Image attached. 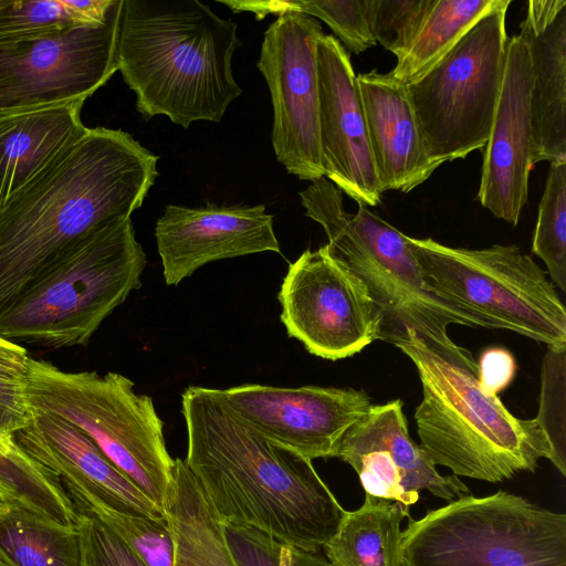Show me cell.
<instances>
[{"label": "cell", "instance_id": "1", "mask_svg": "<svg viewBox=\"0 0 566 566\" xmlns=\"http://www.w3.org/2000/svg\"><path fill=\"white\" fill-rule=\"evenodd\" d=\"M184 460L221 523L263 531L302 552H322L345 510L312 461L240 421L213 392L181 394Z\"/></svg>", "mask_w": 566, "mask_h": 566}, {"label": "cell", "instance_id": "2", "mask_svg": "<svg viewBox=\"0 0 566 566\" xmlns=\"http://www.w3.org/2000/svg\"><path fill=\"white\" fill-rule=\"evenodd\" d=\"M159 156L120 129L87 128L0 209V318L39 270L94 228L130 218Z\"/></svg>", "mask_w": 566, "mask_h": 566}, {"label": "cell", "instance_id": "3", "mask_svg": "<svg viewBox=\"0 0 566 566\" xmlns=\"http://www.w3.org/2000/svg\"><path fill=\"white\" fill-rule=\"evenodd\" d=\"M237 29L199 0H123L117 71L143 119L219 123L242 94L232 71Z\"/></svg>", "mask_w": 566, "mask_h": 566}, {"label": "cell", "instance_id": "4", "mask_svg": "<svg viewBox=\"0 0 566 566\" xmlns=\"http://www.w3.org/2000/svg\"><path fill=\"white\" fill-rule=\"evenodd\" d=\"M396 347L413 363L422 388L415 410L420 447L453 475L501 482L553 462L551 440L534 419L515 417L480 385L478 361L450 336L437 339L409 329Z\"/></svg>", "mask_w": 566, "mask_h": 566}, {"label": "cell", "instance_id": "5", "mask_svg": "<svg viewBox=\"0 0 566 566\" xmlns=\"http://www.w3.org/2000/svg\"><path fill=\"white\" fill-rule=\"evenodd\" d=\"M146 264L130 218L103 223L39 270L0 318V336L49 349L85 346L140 289Z\"/></svg>", "mask_w": 566, "mask_h": 566}, {"label": "cell", "instance_id": "6", "mask_svg": "<svg viewBox=\"0 0 566 566\" xmlns=\"http://www.w3.org/2000/svg\"><path fill=\"white\" fill-rule=\"evenodd\" d=\"M306 217L319 223L328 252L365 284L382 316L380 339L397 345L409 329L431 338L448 337L451 324L485 327L472 313L436 294L426 282L408 235L358 205L346 212L343 192L325 177L300 191Z\"/></svg>", "mask_w": 566, "mask_h": 566}, {"label": "cell", "instance_id": "7", "mask_svg": "<svg viewBox=\"0 0 566 566\" xmlns=\"http://www.w3.org/2000/svg\"><path fill=\"white\" fill-rule=\"evenodd\" d=\"M29 406L73 424L163 511L175 460L153 399L128 377L109 371L69 373L29 358L24 377Z\"/></svg>", "mask_w": 566, "mask_h": 566}, {"label": "cell", "instance_id": "8", "mask_svg": "<svg viewBox=\"0 0 566 566\" xmlns=\"http://www.w3.org/2000/svg\"><path fill=\"white\" fill-rule=\"evenodd\" d=\"M403 566H566V515L505 491L463 495L401 532Z\"/></svg>", "mask_w": 566, "mask_h": 566}, {"label": "cell", "instance_id": "9", "mask_svg": "<svg viewBox=\"0 0 566 566\" xmlns=\"http://www.w3.org/2000/svg\"><path fill=\"white\" fill-rule=\"evenodd\" d=\"M432 291L502 328L547 347H566V308L555 285L531 255L515 244L452 248L431 238L408 237Z\"/></svg>", "mask_w": 566, "mask_h": 566}, {"label": "cell", "instance_id": "10", "mask_svg": "<svg viewBox=\"0 0 566 566\" xmlns=\"http://www.w3.org/2000/svg\"><path fill=\"white\" fill-rule=\"evenodd\" d=\"M511 0L481 17L431 69L406 84L427 154L437 166L484 147L503 83Z\"/></svg>", "mask_w": 566, "mask_h": 566}, {"label": "cell", "instance_id": "11", "mask_svg": "<svg viewBox=\"0 0 566 566\" xmlns=\"http://www.w3.org/2000/svg\"><path fill=\"white\" fill-rule=\"evenodd\" d=\"M123 0L106 19L0 44V115L85 101L117 71Z\"/></svg>", "mask_w": 566, "mask_h": 566}, {"label": "cell", "instance_id": "12", "mask_svg": "<svg viewBox=\"0 0 566 566\" xmlns=\"http://www.w3.org/2000/svg\"><path fill=\"white\" fill-rule=\"evenodd\" d=\"M277 300L287 335L323 359L354 356L380 339L382 316L367 287L326 245L290 264Z\"/></svg>", "mask_w": 566, "mask_h": 566}, {"label": "cell", "instance_id": "13", "mask_svg": "<svg viewBox=\"0 0 566 566\" xmlns=\"http://www.w3.org/2000/svg\"><path fill=\"white\" fill-rule=\"evenodd\" d=\"M319 22L301 12H283L264 32L256 66L273 105L272 146L279 163L301 180L324 177L318 139L316 45Z\"/></svg>", "mask_w": 566, "mask_h": 566}, {"label": "cell", "instance_id": "14", "mask_svg": "<svg viewBox=\"0 0 566 566\" xmlns=\"http://www.w3.org/2000/svg\"><path fill=\"white\" fill-rule=\"evenodd\" d=\"M213 392L245 426L311 461L334 458L342 437L373 405L365 390L315 385L244 384Z\"/></svg>", "mask_w": 566, "mask_h": 566}, {"label": "cell", "instance_id": "15", "mask_svg": "<svg viewBox=\"0 0 566 566\" xmlns=\"http://www.w3.org/2000/svg\"><path fill=\"white\" fill-rule=\"evenodd\" d=\"M318 139L324 177L358 205L377 206L382 191L376 175L349 55L333 35L316 45Z\"/></svg>", "mask_w": 566, "mask_h": 566}, {"label": "cell", "instance_id": "16", "mask_svg": "<svg viewBox=\"0 0 566 566\" xmlns=\"http://www.w3.org/2000/svg\"><path fill=\"white\" fill-rule=\"evenodd\" d=\"M167 285H178L207 263L261 252L281 253L264 205L189 208L170 205L155 226Z\"/></svg>", "mask_w": 566, "mask_h": 566}, {"label": "cell", "instance_id": "17", "mask_svg": "<svg viewBox=\"0 0 566 566\" xmlns=\"http://www.w3.org/2000/svg\"><path fill=\"white\" fill-rule=\"evenodd\" d=\"M531 70L525 42L509 39L503 83L483 164L478 200L515 227L528 197L532 164Z\"/></svg>", "mask_w": 566, "mask_h": 566}, {"label": "cell", "instance_id": "18", "mask_svg": "<svg viewBox=\"0 0 566 566\" xmlns=\"http://www.w3.org/2000/svg\"><path fill=\"white\" fill-rule=\"evenodd\" d=\"M34 413V412H33ZM17 443L64 484L78 488L120 513L164 518L165 512L124 474L83 431L48 413L14 433Z\"/></svg>", "mask_w": 566, "mask_h": 566}, {"label": "cell", "instance_id": "19", "mask_svg": "<svg viewBox=\"0 0 566 566\" xmlns=\"http://www.w3.org/2000/svg\"><path fill=\"white\" fill-rule=\"evenodd\" d=\"M518 35L530 57L532 164L566 161V0H530Z\"/></svg>", "mask_w": 566, "mask_h": 566}, {"label": "cell", "instance_id": "20", "mask_svg": "<svg viewBox=\"0 0 566 566\" xmlns=\"http://www.w3.org/2000/svg\"><path fill=\"white\" fill-rule=\"evenodd\" d=\"M371 157L382 192H409L439 167L429 158L406 84L377 70L357 75Z\"/></svg>", "mask_w": 566, "mask_h": 566}, {"label": "cell", "instance_id": "21", "mask_svg": "<svg viewBox=\"0 0 566 566\" xmlns=\"http://www.w3.org/2000/svg\"><path fill=\"white\" fill-rule=\"evenodd\" d=\"M84 102L0 115V209L87 130L81 119Z\"/></svg>", "mask_w": 566, "mask_h": 566}, {"label": "cell", "instance_id": "22", "mask_svg": "<svg viewBox=\"0 0 566 566\" xmlns=\"http://www.w3.org/2000/svg\"><path fill=\"white\" fill-rule=\"evenodd\" d=\"M340 448L386 450L401 472L410 494L419 496L420 490H428L450 502L470 492L458 476L441 475L427 452L411 439L400 399L373 403L342 437L336 450Z\"/></svg>", "mask_w": 566, "mask_h": 566}, {"label": "cell", "instance_id": "23", "mask_svg": "<svg viewBox=\"0 0 566 566\" xmlns=\"http://www.w3.org/2000/svg\"><path fill=\"white\" fill-rule=\"evenodd\" d=\"M163 509L175 544L174 566H237L223 524L181 459H175Z\"/></svg>", "mask_w": 566, "mask_h": 566}, {"label": "cell", "instance_id": "24", "mask_svg": "<svg viewBox=\"0 0 566 566\" xmlns=\"http://www.w3.org/2000/svg\"><path fill=\"white\" fill-rule=\"evenodd\" d=\"M409 506L365 495L364 504L345 511L322 552L331 566H403L401 522Z\"/></svg>", "mask_w": 566, "mask_h": 566}, {"label": "cell", "instance_id": "25", "mask_svg": "<svg viewBox=\"0 0 566 566\" xmlns=\"http://www.w3.org/2000/svg\"><path fill=\"white\" fill-rule=\"evenodd\" d=\"M0 558L8 566H83L78 526L61 525L0 500Z\"/></svg>", "mask_w": 566, "mask_h": 566}, {"label": "cell", "instance_id": "26", "mask_svg": "<svg viewBox=\"0 0 566 566\" xmlns=\"http://www.w3.org/2000/svg\"><path fill=\"white\" fill-rule=\"evenodd\" d=\"M0 495L50 521L74 526L80 513L62 480L17 443L14 434L0 430Z\"/></svg>", "mask_w": 566, "mask_h": 566}, {"label": "cell", "instance_id": "27", "mask_svg": "<svg viewBox=\"0 0 566 566\" xmlns=\"http://www.w3.org/2000/svg\"><path fill=\"white\" fill-rule=\"evenodd\" d=\"M501 0H436L407 53L389 74L407 84L442 59Z\"/></svg>", "mask_w": 566, "mask_h": 566}, {"label": "cell", "instance_id": "28", "mask_svg": "<svg viewBox=\"0 0 566 566\" xmlns=\"http://www.w3.org/2000/svg\"><path fill=\"white\" fill-rule=\"evenodd\" d=\"M232 11H250L256 19L269 13L301 12L323 20L348 52L360 54L376 44L370 32L366 0L223 1ZM345 50V51H346Z\"/></svg>", "mask_w": 566, "mask_h": 566}, {"label": "cell", "instance_id": "29", "mask_svg": "<svg viewBox=\"0 0 566 566\" xmlns=\"http://www.w3.org/2000/svg\"><path fill=\"white\" fill-rule=\"evenodd\" d=\"M64 485L78 512H87L99 518L147 566H174L175 544L166 517L120 513L78 488Z\"/></svg>", "mask_w": 566, "mask_h": 566}, {"label": "cell", "instance_id": "30", "mask_svg": "<svg viewBox=\"0 0 566 566\" xmlns=\"http://www.w3.org/2000/svg\"><path fill=\"white\" fill-rule=\"evenodd\" d=\"M532 252L554 285L566 292V161L551 163L538 205Z\"/></svg>", "mask_w": 566, "mask_h": 566}, {"label": "cell", "instance_id": "31", "mask_svg": "<svg viewBox=\"0 0 566 566\" xmlns=\"http://www.w3.org/2000/svg\"><path fill=\"white\" fill-rule=\"evenodd\" d=\"M84 22L64 0H0V44L57 33Z\"/></svg>", "mask_w": 566, "mask_h": 566}, {"label": "cell", "instance_id": "32", "mask_svg": "<svg viewBox=\"0 0 566 566\" xmlns=\"http://www.w3.org/2000/svg\"><path fill=\"white\" fill-rule=\"evenodd\" d=\"M436 0H366V15L376 41L397 60L410 49Z\"/></svg>", "mask_w": 566, "mask_h": 566}, {"label": "cell", "instance_id": "33", "mask_svg": "<svg viewBox=\"0 0 566 566\" xmlns=\"http://www.w3.org/2000/svg\"><path fill=\"white\" fill-rule=\"evenodd\" d=\"M566 347H548L542 367V390L537 417L547 433L553 451V464L566 475L565 447V357Z\"/></svg>", "mask_w": 566, "mask_h": 566}, {"label": "cell", "instance_id": "34", "mask_svg": "<svg viewBox=\"0 0 566 566\" xmlns=\"http://www.w3.org/2000/svg\"><path fill=\"white\" fill-rule=\"evenodd\" d=\"M83 566H147L111 528L87 512H80Z\"/></svg>", "mask_w": 566, "mask_h": 566}, {"label": "cell", "instance_id": "35", "mask_svg": "<svg viewBox=\"0 0 566 566\" xmlns=\"http://www.w3.org/2000/svg\"><path fill=\"white\" fill-rule=\"evenodd\" d=\"M223 528L237 566H280L281 541L250 526L226 523Z\"/></svg>", "mask_w": 566, "mask_h": 566}, {"label": "cell", "instance_id": "36", "mask_svg": "<svg viewBox=\"0 0 566 566\" xmlns=\"http://www.w3.org/2000/svg\"><path fill=\"white\" fill-rule=\"evenodd\" d=\"M33 417L24 381L0 377V430L14 434L28 427Z\"/></svg>", "mask_w": 566, "mask_h": 566}, {"label": "cell", "instance_id": "37", "mask_svg": "<svg viewBox=\"0 0 566 566\" xmlns=\"http://www.w3.org/2000/svg\"><path fill=\"white\" fill-rule=\"evenodd\" d=\"M478 371L481 387L488 394L497 396L514 379L516 363L505 348L491 347L480 355Z\"/></svg>", "mask_w": 566, "mask_h": 566}, {"label": "cell", "instance_id": "38", "mask_svg": "<svg viewBox=\"0 0 566 566\" xmlns=\"http://www.w3.org/2000/svg\"><path fill=\"white\" fill-rule=\"evenodd\" d=\"M30 356L20 344L0 336V377L24 380Z\"/></svg>", "mask_w": 566, "mask_h": 566}, {"label": "cell", "instance_id": "39", "mask_svg": "<svg viewBox=\"0 0 566 566\" xmlns=\"http://www.w3.org/2000/svg\"><path fill=\"white\" fill-rule=\"evenodd\" d=\"M293 566H331L323 552H302L293 549Z\"/></svg>", "mask_w": 566, "mask_h": 566}, {"label": "cell", "instance_id": "40", "mask_svg": "<svg viewBox=\"0 0 566 566\" xmlns=\"http://www.w3.org/2000/svg\"><path fill=\"white\" fill-rule=\"evenodd\" d=\"M280 566H293V549L287 545L282 548Z\"/></svg>", "mask_w": 566, "mask_h": 566}, {"label": "cell", "instance_id": "41", "mask_svg": "<svg viewBox=\"0 0 566 566\" xmlns=\"http://www.w3.org/2000/svg\"><path fill=\"white\" fill-rule=\"evenodd\" d=\"M0 566H8V565L0 558Z\"/></svg>", "mask_w": 566, "mask_h": 566}, {"label": "cell", "instance_id": "42", "mask_svg": "<svg viewBox=\"0 0 566 566\" xmlns=\"http://www.w3.org/2000/svg\"><path fill=\"white\" fill-rule=\"evenodd\" d=\"M0 500H2L1 495H0Z\"/></svg>", "mask_w": 566, "mask_h": 566}]
</instances>
